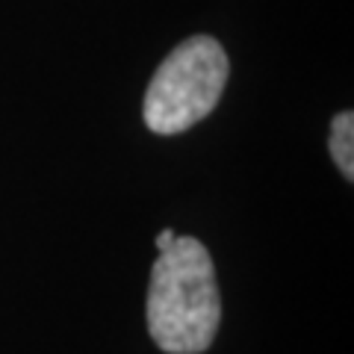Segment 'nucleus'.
<instances>
[{
  "instance_id": "nucleus-1",
  "label": "nucleus",
  "mask_w": 354,
  "mask_h": 354,
  "mask_svg": "<svg viewBox=\"0 0 354 354\" xmlns=\"http://www.w3.org/2000/svg\"><path fill=\"white\" fill-rule=\"evenodd\" d=\"M218 322L221 295L209 251L192 236H174L151 269V339L169 354H201L213 342Z\"/></svg>"
},
{
  "instance_id": "nucleus-2",
  "label": "nucleus",
  "mask_w": 354,
  "mask_h": 354,
  "mask_svg": "<svg viewBox=\"0 0 354 354\" xmlns=\"http://www.w3.org/2000/svg\"><path fill=\"white\" fill-rule=\"evenodd\" d=\"M227 71V53L213 36H192L180 41L148 83V130L160 136H174L204 121L225 92Z\"/></svg>"
},
{
  "instance_id": "nucleus-3",
  "label": "nucleus",
  "mask_w": 354,
  "mask_h": 354,
  "mask_svg": "<svg viewBox=\"0 0 354 354\" xmlns=\"http://www.w3.org/2000/svg\"><path fill=\"white\" fill-rule=\"evenodd\" d=\"M330 157H334L337 169L342 171L346 180L354 177V115L351 113H339L330 124Z\"/></svg>"
},
{
  "instance_id": "nucleus-4",
  "label": "nucleus",
  "mask_w": 354,
  "mask_h": 354,
  "mask_svg": "<svg viewBox=\"0 0 354 354\" xmlns=\"http://www.w3.org/2000/svg\"><path fill=\"white\" fill-rule=\"evenodd\" d=\"M174 236H177V234H174V230H169V227H165V230H160V236H157V254L169 248L171 242H174Z\"/></svg>"
}]
</instances>
